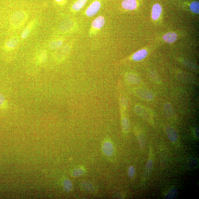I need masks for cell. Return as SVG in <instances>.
I'll return each instance as SVG.
<instances>
[{
    "mask_svg": "<svg viewBox=\"0 0 199 199\" xmlns=\"http://www.w3.org/2000/svg\"><path fill=\"white\" fill-rule=\"evenodd\" d=\"M28 16L27 13L23 11H17L14 13L10 19L11 27L14 29L20 28L27 21Z\"/></svg>",
    "mask_w": 199,
    "mask_h": 199,
    "instance_id": "cell-1",
    "label": "cell"
},
{
    "mask_svg": "<svg viewBox=\"0 0 199 199\" xmlns=\"http://www.w3.org/2000/svg\"><path fill=\"white\" fill-rule=\"evenodd\" d=\"M134 93L136 96L144 100H151L154 97L151 92L143 88L136 89L134 90Z\"/></svg>",
    "mask_w": 199,
    "mask_h": 199,
    "instance_id": "cell-2",
    "label": "cell"
},
{
    "mask_svg": "<svg viewBox=\"0 0 199 199\" xmlns=\"http://www.w3.org/2000/svg\"><path fill=\"white\" fill-rule=\"evenodd\" d=\"M134 111L136 114L151 122L152 118L151 113L147 109L142 106L137 105L134 108Z\"/></svg>",
    "mask_w": 199,
    "mask_h": 199,
    "instance_id": "cell-3",
    "label": "cell"
},
{
    "mask_svg": "<svg viewBox=\"0 0 199 199\" xmlns=\"http://www.w3.org/2000/svg\"><path fill=\"white\" fill-rule=\"evenodd\" d=\"M101 4L100 2L96 1L93 2L87 9L86 13L87 16L92 17L95 15L100 9Z\"/></svg>",
    "mask_w": 199,
    "mask_h": 199,
    "instance_id": "cell-4",
    "label": "cell"
},
{
    "mask_svg": "<svg viewBox=\"0 0 199 199\" xmlns=\"http://www.w3.org/2000/svg\"><path fill=\"white\" fill-rule=\"evenodd\" d=\"M102 149L103 153L106 156H111L114 153V146L112 143L109 140L104 141L102 145Z\"/></svg>",
    "mask_w": 199,
    "mask_h": 199,
    "instance_id": "cell-5",
    "label": "cell"
},
{
    "mask_svg": "<svg viewBox=\"0 0 199 199\" xmlns=\"http://www.w3.org/2000/svg\"><path fill=\"white\" fill-rule=\"evenodd\" d=\"M165 131L169 140L172 142H176L177 140L178 135L175 129L170 126H167L166 127Z\"/></svg>",
    "mask_w": 199,
    "mask_h": 199,
    "instance_id": "cell-6",
    "label": "cell"
},
{
    "mask_svg": "<svg viewBox=\"0 0 199 199\" xmlns=\"http://www.w3.org/2000/svg\"><path fill=\"white\" fill-rule=\"evenodd\" d=\"M150 152H151L150 154V156L149 159H148L147 163H146L144 176H143V178L144 179H146L149 176L152 171L153 168V162L152 158V157L151 151H150Z\"/></svg>",
    "mask_w": 199,
    "mask_h": 199,
    "instance_id": "cell-7",
    "label": "cell"
},
{
    "mask_svg": "<svg viewBox=\"0 0 199 199\" xmlns=\"http://www.w3.org/2000/svg\"><path fill=\"white\" fill-rule=\"evenodd\" d=\"M122 6L124 9L128 10H134L137 7L136 0H123Z\"/></svg>",
    "mask_w": 199,
    "mask_h": 199,
    "instance_id": "cell-8",
    "label": "cell"
},
{
    "mask_svg": "<svg viewBox=\"0 0 199 199\" xmlns=\"http://www.w3.org/2000/svg\"><path fill=\"white\" fill-rule=\"evenodd\" d=\"M35 22V20L31 21L23 30L21 34V37L23 39H25L29 36L31 31L34 27Z\"/></svg>",
    "mask_w": 199,
    "mask_h": 199,
    "instance_id": "cell-9",
    "label": "cell"
},
{
    "mask_svg": "<svg viewBox=\"0 0 199 199\" xmlns=\"http://www.w3.org/2000/svg\"><path fill=\"white\" fill-rule=\"evenodd\" d=\"M19 41V38L17 37L10 38L6 41L5 47L8 50H13L16 47Z\"/></svg>",
    "mask_w": 199,
    "mask_h": 199,
    "instance_id": "cell-10",
    "label": "cell"
},
{
    "mask_svg": "<svg viewBox=\"0 0 199 199\" xmlns=\"http://www.w3.org/2000/svg\"><path fill=\"white\" fill-rule=\"evenodd\" d=\"M164 112L167 117L169 119L173 118L174 117V112L173 108L170 103H166L163 105Z\"/></svg>",
    "mask_w": 199,
    "mask_h": 199,
    "instance_id": "cell-11",
    "label": "cell"
},
{
    "mask_svg": "<svg viewBox=\"0 0 199 199\" xmlns=\"http://www.w3.org/2000/svg\"><path fill=\"white\" fill-rule=\"evenodd\" d=\"M162 11V7L159 4H156L153 5L152 13V17L153 20H157L161 15Z\"/></svg>",
    "mask_w": 199,
    "mask_h": 199,
    "instance_id": "cell-12",
    "label": "cell"
},
{
    "mask_svg": "<svg viewBox=\"0 0 199 199\" xmlns=\"http://www.w3.org/2000/svg\"><path fill=\"white\" fill-rule=\"evenodd\" d=\"M148 55V52L146 50H141L136 52L133 55L132 59L134 61H138L142 60Z\"/></svg>",
    "mask_w": 199,
    "mask_h": 199,
    "instance_id": "cell-13",
    "label": "cell"
},
{
    "mask_svg": "<svg viewBox=\"0 0 199 199\" xmlns=\"http://www.w3.org/2000/svg\"><path fill=\"white\" fill-rule=\"evenodd\" d=\"M105 20L102 16H99L93 22L92 26L94 28L100 29L104 26Z\"/></svg>",
    "mask_w": 199,
    "mask_h": 199,
    "instance_id": "cell-14",
    "label": "cell"
},
{
    "mask_svg": "<svg viewBox=\"0 0 199 199\" xmlns=\"http://www.w3.org/2000/svg\"><path fill=\"white\" fill-rule=\"evenodd\" d=\"M164 40L168 43L174 42L177 38V34L176 33H169L164 35L163 37Z\"/></svg>",
    "mask_w": 199,
    "mask_h": 199,
    "instance_id": "cell-15",
    "label": "cell"
},
{
    "mask_svg": "<svg viewBox=\"0 0 199 199\" xmlns=\"http://www.w3.org/2000/svg\"><path fill=\"white\" fill-rule=\"evenodd\" d=\"M125 79L129 83L131 84H137L140 82V78L136 75L132 74H128L126 75Z\"/></svg>",
    "mask_w": 199,
    "mask_h": 199,
    "instance_id": "cell-16",
    "label": "cell"
},
{
    "mask_svg": "<svg viewBox=\"0 0 199 199\" xmlns=\"http://www.w3.org/2000/svg\"><path fill=\"white\" fill-rule=\"evenodd\" d=\"M47 53L46 51L43 50L40 52L37 57V62L38 64H40L46 61Z\"/></svg>",
    "mask_w": 199,
    "mask_h": 199,
    "instance_id": "cell-17",
    "label": "cell"
},
{
    "mask_svg": "<svg viewBox=\"0 0 199 199\" xmlns=\"http://www.w3.org/2000/svg\"><path fill=\"white\" fill-rule=\"evenodd\" d=\"M88 0H78L74 3L72 6V9L78 11L85 6Z\"/></svg>",
    "mask_w": 199,
    "mask_h": 199,
    "instance_id": "cell-18",
    "label": "cell"
},
{
    "mask_svg": "<svg viewBox=\"0 0 199 199\" xmlns=\"http://www.w3.org/2000/svg\"><path fill=\"white\" fill-rule=\"evenodd\" d=\"M81 187L83 190L88 191H93L95 190V187L91 183L85 181L81 183Z\"/></svg>",
    "mask_w": 199,
    "mask_h": 199,
    "instance_id": "cell-19",
    "label": "cell"
},
{
    "mask_svg": "<svg viewBox=\"0 0 199 199\" xmlns=\"http://www.w3.org/2000/svg\"><path fill=\"white\" fill-rule=\"evenodd\" d=\"M178 194L177 190L175 188H171L166 194L165 198L168 199H173L177 197Z\"/></svg>",
    "mask_w": 199,
    "mask_h": 199,
    "instance_id": "cell-20",
    "label": "cell"
},
{
    "mask_svg": "<svg viewBox=\"0 0 199 199\" xmlns=\"http://www.w3.org/2000/svg\"><path fill=\"white\" fill-rule=\"evenodd\" d=\"M71 22L68 20H65L62 22L61 24L60 28L61 30L63 31H69L71 28Z\"/></svg>",
    "mask_w": 199,
    "mask_h": 199,
    "instance_id": "cell-21",
    "label": "cell"
},
{
    "mask_svg": "<svg viewBox=\"0 0 199 199\" xmlns=\"http://www.w3.org/2000/svg\"><path fill=\"white\" fill-rule=\"evenodd\" d=\"M63 44L61 40H57L51 42L49 44V48L51 50H56L59 48Z\"/></svg>",
    "mask_w": 199,
    "mask_h": 199,
    "instance_id": "cell-22",
    "label": "cell"
},
{
    "mask_svg": "<svg viewBox=\"0 0 199 199\" xmlns=\"http://www.w3.org/2000/svg\"><path fill=\"white\" fill-rule=\"evenodd\" d=\"M85 169L82 167H80L74 170L72 172V175L74 177H78L83 175L85 173Z\"/></svg>",
    "mask_w": 199,
    "mask_h": 199,
    "instance_id": "cell-23",
    "label": "cell"
},
{
    "mask_svg": "<svg viewBox=\"0 0 199 199\" xmlns=\"http://www.w3.org/2000/svg\"><path fill=\"white\" fill-rule=\"evenodd\" d=\"M8 108V103L5 96L0 93V109H6Z\"/></svg>",
    "mask_w": 199,
    "mask_h": 199,
    "instance_id": "cell-24",
    "label": "cell"
},
{
    "mask_svg": "<svg viewBox=\"0 0 199 199\" xmlns=\"http://www.w3.org/2000/svg\"><path fill=\"white\" fill-rule=\"evenodd\" d=\"M137 138L141 149H143L146 144L145 138L142 133H138L137 135Z\"/></svg>",
    "mask_w": 199,
    "mask_h": 199,
    "instance_id": "cell-25",
    "label": "cell"
},
{
    "mask_svg": "<svg viewBox=\"0 0 199 199\" xmlns=\"http://www.w3.org/2000/svg\"><path fill=\"white\" fill-rule=\"evenodd\" d=\"M63 187L65 191L70 192L73 190V186L71 181L69 179H65L63 182Z\"/></svg>",
    "mask_w": 199,
    "mask_h": 199,
    "instance_id": "cell-26",
    "label": "cell"
},
{
    "mask_svg": "<svg viewBox=\"0 0 199 199\" xmlns=\"http://www.w3.org/2000/svg\"><path fill=\"white\" fill-rule=\"evenodd\" d=\"M190 9L193 13L198 14L199 13V3L198 1H194L190 5Z\"/></svg>",
    "mask_w": 199,
    "mask_h": 199,
    "instance_id": "cell-27",
    "label": "cell"
},
{
    "mask_svg": "<svg viewBox=\"0 0 199 199\" xmlns=\"http://www.w3.org/2000/svg\"><path fill=\"white\" fill-rule=\"evenodd\" d=\"M122 126L124 132H128L130 129V124L126 118H124L122 120Z\"/></svg>",
    "mask_w": 199,
    "mask_h": 199,
    "instance_id": "cell-28",
    "label": "cell"
},
{
    "mask_svg": "<svg viewBox=\"0 0 199 199\" xmlns=\"http://www.w3.org/2000/svg\"><path fill=\"white\" fill-rule=\"evenodd\" d=\"M135 174V169L133 166H130L129 167L128 170V174L129 177L132 178L134 177Z\"/></svg>",
    "mask_w": 199,
    "mask_h": 199,
    "instance_id": "cell-29",
    "label": "cell"
},
{
    "mask_svg": "<svg viewBox=\"0 0 199 199\" xmlns=\"http://www.w3.org/2000/svg\"><path fill=\"white\" fill-rule=\"evenodd\" d=\"M127 101L126 100L125 98L122 99L121 100V103L122 105V106H123L124 107H126L127 106Z\"/></svg>",
    "mask_w": 199,
    "mask_h": 199,
    "instance_id": "cell-30",
    "label": "cell"
},
{
    "mask_svg": "<svg viewBox=\"0 0 199 199\" xmlns=\"http://www.w3.org/2000/svg\"><path fill=\"white\" fill-rule=\"evenodd\" d=\"M195 137L197 138H199V129L198 127V128H196V129H195Z\"/></svg>",
    "mask_w": 199,
    "mask_h": 199,
    "instance_id": "cell-31",
    "label": "cell"
},
{
    "mask_svg": "<svg viewBox=\"0 0 199 199\" xmlns=\"http://www.w3.org/2000/svg\"><path fill=\"white\" fill-rule=\"evenodd\" d=\"M55 1H57L59 2L62 1V0H55Z\"/></svg>",
    "mask_w": 199,
    "mask_h": 199,
    "instance_id": "cell-32",
    "label": "cell"
}]
</instances>
